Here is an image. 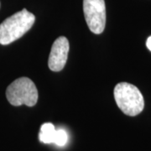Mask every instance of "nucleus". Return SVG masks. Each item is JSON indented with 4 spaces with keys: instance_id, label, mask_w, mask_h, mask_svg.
<instances>
[{
    "instance_id": "1",
    "label": "nucleus",
    "mask_w": 151,
    "mask_h": 151,
    "mask_svg": "<svg viewBox=\"0 0 151 151\" xmlns=\"http://www.w3.org/2000/svg\"><path fill=\"white\" fill-rule=\"evenodd\" d=\"M35 21V16L25 9L7 18L0 24V44L7 45L19 40L31 29Z\"/></svg>"
},
{
    "instance_id": "2",
    "label": "nucleus",
    "mask_w": 151,
    "mask_h": 151,
    "mask_svg": "<svg viewBox=\"0 0 151 151\" xmlns=\"http://www.w3.org/2000/svg\"><path fill=\"white\" fill-rule=\"evenodd\" d=\"M113 94L118 107L128 116H136L145 108L144 97L138 87L133 84L120 82L115 86Z\"/></svg>"
},
{
    "instance_id": "3",
    "label": "nucleus",
    "mask_w": 151,
    "mask_h": 151,
    "mask_svg": "<svg viewBox=\"0 0 151 151\" xmlns=\"http://www.w3.org/2000/svg\"><path fill=\"white\" fill-rule=\"evenodd\" d=\"M6 97L13 106L26 105L28 107H34L38 101L37 87L29 78L20 77L8 86Z\"/></svg>"
},
{
    "instance_id": "4",
    "label": "nucleus",
    "mask_w": 151,
    "mask_h": 151,
    "mask_svg": "<svg viewBox=\"0 0 151 151\" xmlns=\"http://www.w3.org/2000/svg\"><path fill=\"white\" fill-rule=\"evenodd\" d=\"M83 13L87 26L92 33L102 34L106 25L104 0H83Z\"/></svg>"
},
{
    "instance_id": "5",
    "label": "nucleus",
    "mask_w": 151,
    "mask_h": 151,
    "mask_svg": "<svg viewBox=\"0 0 151 151\" xmlns=\"http://www.w3.org/2000/svg\"><path fill=\"white\" fill-rule=\"evenodd\" d=\"M69 49V41L64 36H60L55 40L48 60L49 68L52 71H60L64 68L68 58Z\"/></svg>"
},
{
    "instance_id": "6",
    "label": "nucleus",
    "mask_w": 151,
    "mask_h": 151,
    "mask_svg": "<svg viewBox=\"0 0 151 151\" xmlns=\"http://www.w3.org/2000/svg\"><path fill=\"white\" fill-rule=\"evenodd\" d=\"M55 132L56 129L53 124L50 123L43 124L39 134L40 141L44 144H54Z\"/></svg>"
},
{
    "instance_id": "7",
    "label": "nucleus",
    "mask_w": 151,
    "mask_h": 151,
    "mask_svg": "<svg viewBox=\"0 0 151 151\" xmlns=\"http://www.w3.org/2000/svg\"><path fill=\"white\" fill-rule=\"evenodd\" d=\"M67 140H68V135L65 130L61 129H56L54 140L55 145L61 147V146L65 145V144L67 143Z\"/></svg>"
},
{
    "instance_id": "8",
    "label": "nucleus",
    "mask_w": 151,
    "mask_h": 151,
    "mask_svg": "<svg viewBox=\"0 0 151 151\" xmlns=\"http://www.w3.org/2000/svg\"><path fill=\"white\" fill-rule=\"evenodd\" d=\"M146 46L147 48L149 49L151 51V36L147 39V41H146Z\"/></svg>"
}]
</instances>
